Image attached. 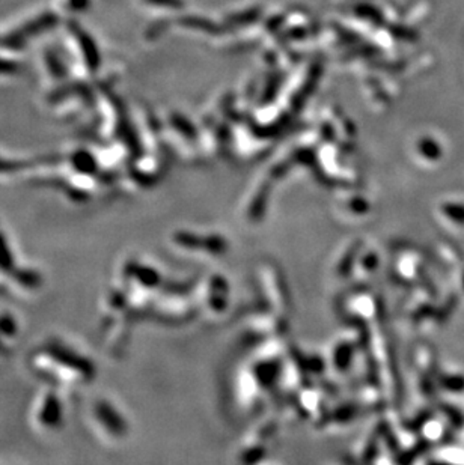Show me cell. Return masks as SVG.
I'll use <instances>...</instances> for the list:
<instances>
[{
  "label": "cell",
  "instance_id": "cell-1",
  "mask_svg": "<svg viewBox=\"0 0 464 465\" xmlns=\"http://www.w3.org/2000/svg\"><path fill=\"white\" fill-rule=\"evenodd\" d=\"M68 9H73V11H81L88 5V0H66Z\"/></svg>",
  "mask_w": 464,
  "mask_h": 465
}]
</instances>
